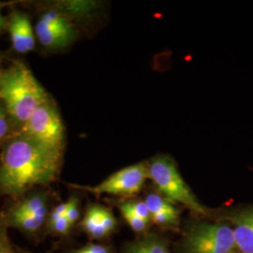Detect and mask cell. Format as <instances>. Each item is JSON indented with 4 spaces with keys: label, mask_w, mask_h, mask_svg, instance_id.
<instances>
[{
    "label": "cell",
    "mask_w": 253,
    "mask_h": 253,
    "mask_svg": "<svg viewBox=\"0 0 253 253\" xmlns=\"http://www.w3.org/2000/svg\"><path fill=\"white\" fill-rule=\"evenodd\" d=\"M52 253V252H48V253Z\"/></svg>",
    "instance_id": "obj_24"
},
{
    "label": "cell",
    "mask_w": 253,
    "mask_h": 253,
    "mask_svg": "<svg viewBox=\"0 0 253 253\" xmlns=\"http://www.w3.org/2000/svg\"><path fill=\"white\" fill-rule=\"evenodd\" d=\"M62 157L14 132L0 153V195L17 198L36 186L50 185L59 174Z\"/></svg>",
    "instance_id": "obj_1"
},
{
    "label": "cell",
    "mask_w": 253,
    "mask_h": 253,
    "mask_svg": "<svg viewBox=\"0 0 253 253\" xmlns=\"http://www.w3.org/2000/svg\"><path fill=\"white\" fill-rule=\"evenodd\" d=\"M71 253H111L107 247L99 244H88Z\"/></svg>",
    "instance_id": "obj_22"
},
{
    "label": "cell",
    "mask_w": 253,
    "mask_h": 253,
    "mask_svg": "<svg viewBox=\"0 0 253 253\" xmlns=\"http://www.w3.org/2000/svg\"><path fill=\"white\" fill-rule=\"evenodd\" d=\"M119 209L123 217L125 218L126 223L130 226V228L136 233H142L144 232L146 227L148 225V222H146L144 219L137 217L134 213H132L126 206L122 203L119 205Z\"/></svg>",
    "instance_id": "obj_15"
},
{
    "label": "cell",
    "mask_w": 253,
    "mask_h": 253,
    "mask_svg": "<svg viewBox=\"0 0 253 253\" xmlns=\"http://www.w3.org/2000/svg\"><path fill=\"white\" fill-rule=\"evenodd\" d=\"M49 202L45 194L43 193H33L28 195L25 199L19 201L9 210L24 213L37 217L46 222L49 215Z\"/></svg>",
    "instance_id": "obj_11"
},
{
    "label": "cell",
    "mask_w": 253,
    "mask_h": 253,
    "mask_svg": "<svg viewBox=\"0 0 253 253\" xmlns=\"http://www.w3.org/2000/svg\"><path fill=\"white\" fill-rule=\"evenodd\" d=\"M148 178L147 163H140L114 172L96 186L78 187L91 193L111 194L118 196H134L140 192Z\"/></svg>",
    "instance_id": "obj_6"
},
{
    "label": "cell",
    "mask_w": 253,
    "mask_h": 253,
    "mask_svg": "<svg viewBox=\"0 0 253 253\" xmlns=\"http://www.w3.org/2000/svg\"><path fill=\"white\" fill-rule=\"evenodd\" d=\"M126 208H128L132 213H134L137 217L142 218L145 220L146 222H149L150 219H151V215H150V212L147 208V206L144 202H141V201H132V202H125L123 203Z\"/></svg>",
    "instance_id": "obj_19"
},
{
    "label": "cell",
    "mask_w": 253,
    "mask_h": 253,
    "mask_svg": "<svg viewBox=\"0 0 253 253\" xmlns=\"http://www.w3.org/2000/svg\"><path fill=\"white\" fill-rule=\"evenodd\" d=\"M18 132L55 152L63 154L65 129L60 114L50 96L32 114Z\"/></svg>",
    "instance_id": "obj_4"
},
{
    "label": "cell",
    "mask_w": 253,
    "mask_h": 253,
    "mask_svg": "<svg viewBox=\"0 0 253 253\" xmlns=\"http://www.w3.org/2000/svg\"><path fill=\"white\" fill-rule=\"evenodd\" d=\"M12 124L10 121L8 112L5 108L3 102L0 100V144H4L11 135L10 131Z\"/></svg>",
    "instance_id": "obj_17"
},
{
    "label": "cell",
    "mask_w": 253,
    "mask_h": 253,
    "mask_svg": "<svg viewBox=\"0 0 253 253\" xmlns=\"http://www.w3.org/2000/svg\"><path fill=\"white\" fill-rule=\"evenodd\" d=\"M124 253H171L166 244L158 236L149 235L135 243L128 245Z\"/></svg>",
    "instance_id": "obj_13"
},
{
    "label": "cell",
    "mask_w": 253,
    "mask_h": 253,
    "mask_svg": "<svg viewBox=\"0 0 253 253\" xmlns=\"http://www.w3.org/2000/svg\"><path fill=\"white\" fill-rule=\"evenodd\" d=\"M229 221L234 225L236 248L243 253H253V208L232 213Z\"/></svg>",
    "instance_id": "obj_10"
},
{
    "label": "cell",
    "mask_w": 253,
    "mask_h": 253,
    "mask_svg": "<svg viewBox=\"0 0 253 253\" xmlns=\"http://www.w3.org/2000/svg\"><path fill=\"white\" fill-rule=\"evenodd\" d=\"M235 248L233 227L227 223H194L183 241L185 253H232Z\"/></svg>",
    "instance_id": "obj_5"
},
{
    "label": "cell",
    "mask_w": 253,
    "mask_h": 253,
    "mask_svg": "<svg viewBox=\"0 0 253 253\" xmlns=\"http://www.w3.org/2000/svg\"><path fill=\"white\" fill-rule=\"evenodd\" d=\"M148 178L153 181L161 195L171 203H178L202 215L207 209L200 203L183 179L176 164L170 157L158 155L147 163Z\"/></svg>",
    "instance_id": "obj_3"
},
{
    "label": "cell",
    "mask_w": 253,
    "mask_h": 253,
    "mask_svg": "<svg viewBox=\"0 0 253 253\" xmlns=\"http://www.w3.org/2000/svg\"><path fill=\"white\" fill-rule=\"evenodd\" d=\"M117 224V218L110 209L93 204L86 208L81 227L89 237L99 240L112 234Z\"/></svg>",
    "instance_id": "obj_8"
},
{
    "label": "cell",
    "mask_w": 253,
    "mask_h": 253,
    "mask_svg": "<svg viewBox=\"0 0 253 253\" xmlns=\"http://www.w3.org/2000/svg\"><path fill=\"white\" fill-rule=\"evenodd\" d=\"M65 217L70 221L72 225L75 224L79 219L80 210H79V201L77 198L72 197L67 202V210H66Z\"/></svg>",
    "instance_id": "obj_21"
},
{
    "label": "cell",
    "mask_w": 253,
    "mask_h": 253,
    "mask_svg": "<svg viewBox=\"0 0 253 253\" xmlns=\"http://www.w3.org/2000/svg\"><path fill=\"white\" fill-rule=\"evenodd\" d=\"M241 253V252H240V253Z\"/></svg>",
    "instance_id": "obj_25"
},
{
    "label": "cell",
    "mask_w": 253,
    "mask_h": 253,
    "mask_svg": "<svg viewBox=\"0 0 253 253\" xmlns=\"http://www.w3.org/2000/svg\"><path fill=\"white\" fill-rule=\"evenodd\" d=\"M48 97L25 64L15 62L0 73V100L16 131Z\"/></svg>",
    "instance_id": "obj_2"
},
{
    "label": "cell",
    "mask_w": 253,
    "mask_h": 253,
    "mask_svg": "<svg viewBox=\"0 0 253 253\" xmlns=\"http://www.w3.org/2000/svg\"><path fill=\"white\" fill-rule=\"evenodd\" d=\"M8 30L11 45L18 54H27L35 48V33L27 14L15 10L9 16Z\"/></svg>",
    "instance_id": "obj_9"
},
{
    "label": "cell",
    "mask_w": 253,
    "mask_h": 253,
    "mask_svg": "<svg viewBox=\"0 0 253 253\" xmlns=\"http://www.w3.org/2000/svg\"><path fill=\"white\" fill-rule=\"evenodd\" d=\"M3 25H4V19L2 17V15H1V10H0V30H1V28L3 27Z\"/></svg>",
    "instance_id": "obj_23"
},
{
    "label": "cell",
    "mask_w": 253,
    "mask_h": 253,
    "mask_svg": "<svg viewBox=\"0 0 253 253\" xmlns=\"http://www.w3.org/2000/svg\"><path fill=\"white\" fill-rule=\"evenodd\" d=\"M145 203L150 212V215L162 212H172L178 210L170 201L165 199L161 194L150 193L146 196Z\"/></svg>",
    "instance_id": "obj_14"
},
{
    "label": "cell",
    "mask_w": 253,
    "mask_h": 253,
    "mask_svg": "<svg viewBox=\"0 0 253 253\" xmlns=\"http://www.w3.org/2000/svg\"><path fill=\"white\" fill-rule=\"evenodd\" d=\"M47 227L49 232L54 235H68L70 234L73 225L70 223V221L66 217H64L54 222L47 223Z\"/></svg>",
    "instance_id": "obj_20"
},
{
    "label": "cell",
    "mask_w": 253,
    "mask_h": 253,
    "mask_svg": "<svg viewBox=\"0 0 253 253\" xmlns=\"http://www.w3.org/2000/svg\"><path fill=\"white\" fill-rule=\"evenodd\" d=\"M5 216L0 213V253H17L8 235Z\"/></svg>",
    "instance_id": "obj_18"
},
{
    "label": "cell",
    "mask_w": 253,
    "mask_h": 253,
    "mask_svg": "<svg viewBox=\"0 0 253 253\" xmlns=\"http://www.w3.org/2000/svg\"><path fill=\"white\" fill-rule=\"evenodd\" d=\"M37 39L49 50L62 49L70 45L76 36L69 16L58 9H47L39 18L35 27Z\"/></svg>",
    "instance_id": "obj_7"
},
{
    "label": "cell",
    "mask_w": 253,
    "mask_h": 253,
    "mask_svg": "<svg viewBox=\"0 0 253 253\" xmlns=\"http://www.w3.org/2000/svg\"><path fill=\"white\" fill-rule=\"evenodd\" d=\"M4 216L8 227L15 228L27 235H35L46 223L37 217L11 210Z\"/></svg>",
    "instance_id": "obj_12"
},
{
    "label": "cell",
    "mask_w": 253,
    "mask_h": 253,
    "mask_svg": "<svg viewBox=\"0 0 253 253\" xmlns=\"http://www.w3.org/2000/svg\"><path fill=\"white\" fill-rule=\"evenodd\" d=\"M151 219L158 225L176 226L179 222V210L172 212H162L151 215Z\"/></svg>",
    "instance_id": "obj_16"
}]
</instances>
